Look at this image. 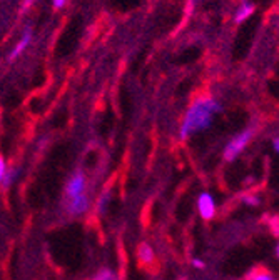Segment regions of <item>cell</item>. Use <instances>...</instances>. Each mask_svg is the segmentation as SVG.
<instances>
[{
    "mask_svg": "<svg viewBox=\"0 0 279 280\" xmlns=\"http://www.w3.org/2000/svg\"><path fill=\"white\" fill-rule=\"evenodd\" d=\"M219 110V105L216 100L204 97L196 100L194 104L189 107V110L184 115V120L181 124V138L191 137L192 133L199 130H206L212 122L214 113Z\"/></svg>",
    "mask_w": 279,
    "mask_h": 280,
    "instance_id": "obj_1",
    "label": "cell"
},
{
    "mask_svg": "<svg viewBox=\"0 0 279 280\" xmlns=\"http://www.w3.org/2000/svg\"><path fill=\"white\" fill-rule=\"evenodd\" d=\"M252 138V130H246L243 133H239L238 137H234L229 144H227V147L224 150V158L226 160H234L241 152L246 149V145L249 144V140Z\"/></svg>",
    "mask_w": 279,
    "mask_h": 280,
    "instance_id": "obj_2",
    "label": "cell"
},
{
    "mask_svg": "<svg viewBox=\"0 0 279 280\" xmlns=\"http://www.w3.org/2000/svg\"><path fill=\"white\" fill-rule=\"evenodd\" d=\"M85 187H87V182H85V175L82 172H77L71 177V180L67 182V187H66V197L67 200H72V199H77V197L84 195L85 194Z\"/></svg>",
    "mask_w": 279,
    "mask_h": 280,
    "instance_id": "obj_3",
    "label": "cell"
},
{
    "mask_svg": "<svg viewBox=\"0 0 279 280\" xmlns=\"http://www.w3.org/2000/svg\"><path fill=\"white\" fill-rule=\"evenodd\" d=\"M198 210L201 214V217L204 220H211L214 215H216V203L212 195L209 194H201L199 199H198Z\"/></svg>",
    "mask_w": 279,
    "mask_h": 280,
    "instance_id": "obj_4",
    "label": "cell"
},
{
    "mask_svg": "<svg viewBox=\"0 0 279 280\" xmlns=\"http://www.w3.org/2000/svg\"><path fill=\"white\" fill-rule=\"evenodd\" d=\"M30 40H32V30L30 29H25L24 30V34H22V37H20V40L17 42V45L10 50V54H9V57H7V60L9 62H14L18 55H20L25 49L29 47V43H30Z\"/></svg>",
    "mask_w": 279,
    "mask_h": 280,
    "instance_id": "obj_5",
    "label": "cell"
},
{
    "mask_svg": "<svg viewBox=\"0 0 279 280\" xmlns=\"http://www.w3.org/2000/svg\"><path fill=\"white\" fill-rule=\"evenodd\" d=\"M89 205H91V200H89L87 194L77 197V199H72V200H67V210L71 212L72 215H80V214H85Z\"/></svg>",
    "mask_w": 279,
    "mask_h": 280,
    "instance_id": "obj_6",
    "label": "cell"
},
{
    "mask_svg": "<svg viewBox=\"0 0 279 280\" xmlns=\"http://www.w3.org/2000/svg\"><path fill=\"white\" fill-rule=\"evenodd\" d=\"M139 259L144 264H151L154 260V252H152V247L149 244H141L139 245Z\"/></svg>",
    "mask_w": 279,
    "mask_h": 280,
    "instance_id": "obj_7",
    "label": "cell"
},
{
    "mask_svg": "<svg viewBox=\"0 0 279 280\" xmlns=\"http://www.w3.org/2000/svg\"><path fill=\"white\" fill-rule=\"evenodd\" d=\"M252 12H254V5L252 4H247V2H243V5L238 9L236 12V22L241 24V22H244L247 17H249Z\"/></svg>",
    "mask_w": 279,
    "mask_h": 280,
    "instance_id": "obj_8",
    "label": "cell"
},
{
    "mask_svg": "<svg viewBox=\"0 0 279 280\" xmlns=\"http://www.w3.org/2000/svg\"><path fill=\"white\" fill-rule=\"evenodd\" d=\"M17 169H7V172H5V175H4V179H2V185L5 187V189H9L12 183H14V180L17 179Z\"/></svg>",
    "mask_w": 279,
    "mask_h": 280,
    "instance_id": "obj_9",
    "label": "cell"
},
{
    "mask_svg": "<svg viewBox=\"0 0 279 280\" xmlns=\"http://www.w3.org/2000/svg\"><path fill=\"white\" fill-rule=\"evenodd\" d=\"M249 280H274V278H272L271 273L266 272L264 269H257V270H254L251 273Z\"/></svg>",
    "mask_w": 279,
    "mask_h": 280,
    "instance_id": "obj_10",
    "label": "cell"
},
{
    "mask_svg": "<svg viewBox=\"0 0 279 280\" xmlns=\"http://www.w3.org/2000/svg\"><path fill=\"white\" fill-rule=\"evenodd\" d=\"M94 280H117L116 275H114V272L109 270V269H102L99 273H96V277Z\"/></svg>",
    "mask_w": 279,
    "mask_h": 280,
    "instance_id": "obj_11",
    "label": "cell"
},
{
    "mask_svg": "<svg viewBox=\"0 0 279 280\" xmlns=\"http://www.w3.org/2000/svg\"><path fill=\"white\" fill-rule=\"evenodd\" d=\"M109 197H111V192H109V190H105V192L102 194V197H100L99 203H97L99 214H104L105 212V205H107V200H109Z\"/></svg>",
    "mask_w": 279,
    "mask_h": 280,
    "instance_id": "obj_12",
    "label": "cell"
},
{
    "mask_svg": "<svg viewBox=\"0 0 279 280\" xmlns=\"http://www.w3.org/2000/svg\"><path fill=\"white\" fill-rule=\"evenodd\" d=\"M5 172H7V165H5L4 157H0V182H2L4 175H5Z\"/></svg>",
    "mask_w": 279,
    "mask_h": 280,
    "instance_id": "obj_13",
    "label": "cell"
},
{
    "mask_svg": "<svg viewBox=\"0 0 279 280\" xmlns=\"http://www.w3.org/2000/svg\"><path fill=\"white\" fill-rule=\"evenodd\" d=\"M67 4V0H52V5L55 9H62Z\"/></svg>",
    "mask_w": 279,
    "mask_h": 280,
    "instance_id": "obj_14",
    "label": "cell"
},
{
    "mask_svg": "<svg viewBox=\"0 0 279 280\" xmlns=\"http://www.w3.org/2000/svg\"><path fill=\"white\" fill-rule=\"evenodd\" d=\"M192 265L196 267V269H204V262H202V260H199V259H194L192 260Z\"/></svg>",
    "mask_w": 279,
    "mask_h": 280,
    "instance_id": "obj_15",
    "label": "cell"
},
{
    "mask_svg": "<svg viewBox=\"0 0 279 280\" xmlns=\"http://www.w3.org/2000/svg\"><path fill=\"white\" fill-rule=\"evenodd\" d=\"M32 4H34V0H24V4H22V12L27 10Z\"/></svg>",
    "mask_w": 279,
    "mask_h": 280,
    "instance_id": "obj_16",
    "label": "cell"
},
{
    "mask_svg": "<svg viewBox=\"0 0 279 280\" xmlns=\"http://www.w3.org/2000/svg\"><path fill=\"white\" fill-rule=\"evenodd\" d=\"M244 202L246 203H251V205H254V203H257V199H254V197H246Z\"/></svg>",
    "mask_w": 279,
    "mask_h": 280,
    "instance_id": "obj_17",
    "label": "cell"
},
{
    "mask_svg": "<svg viewBox=\"0 0 279 280\" xmlns=\"http://www.w3.org/2000/svg\"><path fill=\"white\" fill-rule=\"evenodd\" d=\"M274 149H276V152H279V138L274 140Z\"/></svg>",
    "mask_w": 279,
    "mask_h": 280,
    "instance_id": "obj_18",
    "label": "cell"
},
{
    "mask_svg": "<svg viewBox=\"0 0 279 280\" xmlns=\"http://www.w3.org/2000/svg\"><path fill=\"white\" fill-rule=\"evenodd\" d=\"M277 255H279V245H277Z\"/></svg>",
    "mask_w": 279,
    "mask_h": 280,
    "instance_id": "obj_19",
    "label": "cell"
}]
</instances>
